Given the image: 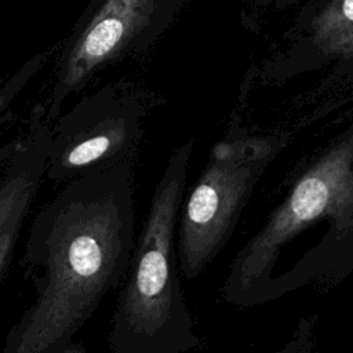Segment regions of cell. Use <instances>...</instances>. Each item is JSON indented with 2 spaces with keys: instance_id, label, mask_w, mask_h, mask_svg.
<instances>
[{
  "instance_id": "cell-8",
  "label": "cell",
  "mask_w": 353,
  "mask_h": 353,
  "mask_svg": "<svg viewBox=\"0 0 353 353\" xmlns=\"http://www.w3.org/2000/svg\"><path fill=\"white\" fill-rule=\"evenodd\" d=\"M317 316L301 317L290 341L273 353H314L316 352Z\"/></svg>"
},
{
  "instance_id": "cell-10",
  "label": "cell",
  "mask_w": 353,
  "mask_h": 353,
  "mask_svg": "<svg viewBox=\"0 0 353 353\" xmlns=\"http://www.w3.org/2000/svg\"><path fill=\"white\" fill-rule=\"evenodd\" d=\"M80 353H85V352H80Z\"/></svg>"
},
{
  "instance_id": "cell-5",
  "label": "cell",
  "mask_w": 353,
  "mask_h": 353,
  "mask_svg": "<svg viewBox=\"0 0 353 353\" xmlns=\"http://www.w3.org/2000/svg\"><path fill=\"white\" fill-rule=\"evenodd\" d=\"M154 0H106L69 52L58 90L63 95L112 58L143 26Z\"/></svg>"
},
{
  "instance_id": "cell-9",
  "label": "cell",
  "mask_w": 353,
  "mask_h": 353,
  "mask_svg": "<svg viewBox=\"0 0 353 353\" xmlns=\"http://www.w3.org/2000/svg\"><path fill=\"white\" fill-rule=\"evenodd\" d=\"M40 57L29 61L22 69H19L6 84L0 87V116L6 110V108L10 105L12 98L19 92V90L23 87V84L29 80V77L36 72L40 63Z\"/></svg>"
},
{
  "instance_id": "cell-7",
  "label": "cell",
  "mask_w": 353,
  "mask_h": 353,
  "mask_svg": "<svg viewBox=\"0 0 353 353\" xmlns=\"http://www.w3.org/2000/svg\"><path fill=\"white\" fill-rule=\"evenodd\" d=\"M314 36L327 51L353 54V0H334L314 22Z\"/></svg>"
},
{
  "instance_id": "cell-6",
  "label": "cell",
  "mask_w": 353,
  "mask_h": 353,
  "mask_svg": "<svg viewBox=\"0 0 353 353\" xmlns=\"http://www.w3.org/2000/svg\"><path fill=\"white\" fill-rule=\"evenodd\" d=\"M50 141L39 135L0 164V280L44 182Z\"/></svg>"
},
{
  "instance_id": "cell-1",
  "label": "cell",
  "mask_w": 353,
  "mask_h": 353,
  "mask_svg": "<svg viewBox=\"0 0 353 353\" xmlns=\"http://www.w3.org/2000/svg\"><path fill=\"white\" fill-rule=\"evenodd\" d=\"M34 214L23 262L34 298L1 353H80V332L119 288L135 247L131 161L74 178Z\"/></svg>"
},
{
  "instance_id": "cell-4",
  "label": "cell",
  "mask_w": 353,
  "mask_h": 353,
  "mask_svg": "<svg viewBox=\"0 0 353 353\" xmlns=\"http://www.w3.org/2000/svg\"><path fill=\"white\" fill-rule=\"evenodd\" d=\"M281 142L236 138L218 143L179 208V270L193 280L230 240L243 208Z\"/></svg>"
},
{
  "instance_id": "cell-2",
  "label": "cell",
  "mask_w": 353,
  "mask_h": 353,
  "mask_svg": "<svg viewBox=\"0 0 353 353\" xmlns=\"http://www.w3.org/2000/svg\"><path fill=\"white\" fill-rule=\"evenodd\" d=\"M353 273V131L317 156L236 254L221 288L234 306L277 301Z\"/></svg>"
},
{
  "instance_id": "cell-3",
  "label": "cell",
  "mask_w": 353,
  "mask_h": 353,
  "mask_svg": "<svg viewBox=\"0 0 353 353\" xmlns=\"http://www.w3.org/2000/svg\"><path fill=\"white\" fill-rule=\"evenodd\" d=\"M190 146L178 149L157 181L119 287L106 353H188L201 345L179 280L176 221Z\"/></svg>"
}]
</instances>
